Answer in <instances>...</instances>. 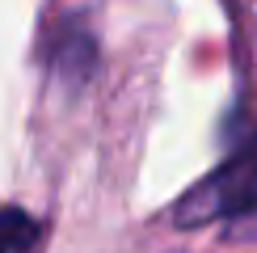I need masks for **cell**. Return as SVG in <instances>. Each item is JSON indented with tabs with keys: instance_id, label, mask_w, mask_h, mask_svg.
<instances>
[{
	"instance_id": "1",
	"label": "cell",
	"mask_w": 257,
	"mask_h": 253,
	"mask_svg": "<svg viewBox=\"0 0 257 253\" xmlns=\"http://www.w3.org/2000/svg\"><path fill=\"white\" fill-rule=\"evenodd\" d=\"M257 215V140L240 148L232 161H223L211 177L190 190L177 207V224H215V219H253Z\"/></svg>"
},
{
	"instance_id": "2",
	"label": "cell",
	"mask_w": 257,
	"mask_h": 253,
	"mask_svg": "<svg viewBox=\"0 0 257 253\" xmlns=\"http://www.w3.org/2000/svg\"><path fill=\"white\" fill-rule=\"evenodd\" d=\"M38 219L21 207H0V253H34Z\"/></svg>"
},
{
	"instance_id": "3",
	"label": "cell",
	"mask_w": 257,
	"mask_h": 253,
	"mask_svg": "<svg viewBox=\"0 0 257 253\" xmlns=\"http://www.w3.org/2000/svg\"><path fill=\"white\" fill-rule=\"evenodd\" d=\"M232 232H236V236H257V215H253V219H240V224H232Z\"/></svg>"
}]
</instances>
